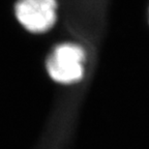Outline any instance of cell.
<instances>
[{
    "instance_id": "cell-1",
    "label": "cell",
    "mask_w": 149,
    "mask_h": 149,
    "mask_svg": "<svg viewBox=\"0 0 149 149\" xmlns=\"http://www.w3.org/2000/svg\"><path fill=\"white\" fill-rule=\"evenodd\" d=\"M86 53L83 47L74 42H62L56 46L47 59L49 76L57 83L74 84L84 76Z\"/></svg>"
},
{
    "instance_id": "cell-2",
    "label": "cell",
    "mask_w": 149,
    "mask_h": 149,
    "mask_svg": "<svg viewBox=\"0 0 149 149\" xmlns=\"http://www.w3.org/2000/svg\"><path fill=\"white\" fill-rule=\"evenodd\" d=\"M57 0H17L15 16L31 33L49 31L57 21Z\"/></svg>"
}]
</instances>
